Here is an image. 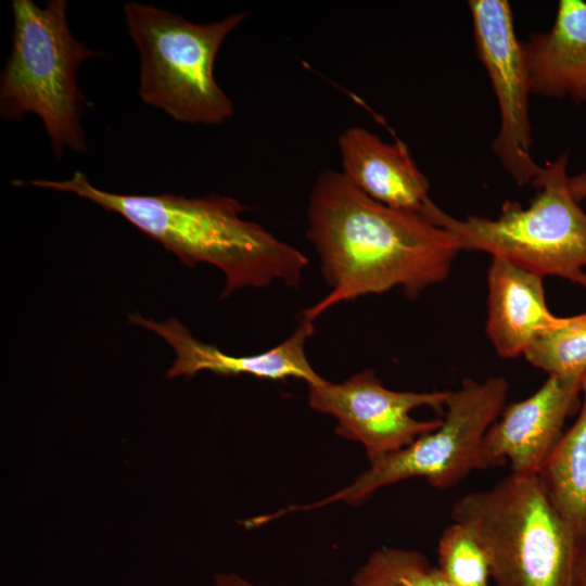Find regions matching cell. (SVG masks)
Returning <instances> with one entry per match:
<instances>
[{"mask_svg": "<svg viewBox=\"0 0 586 586\" xmlns=\"http://www.w3.org/2000/svg\"><path fill=\"white\" fill-rule=\"evenodd\" d=\"M306 235L330 288L301 314L310 322L340 303L395 288L416 298L446 280L461 252L446 229L370 199L334 169L313 186Z\"/></svg>", "mask_w": 586, "mask_h": 586, "instance_id": "6da1fadb", "label": "cell"}, {"mask_svg": "<svg viewBox=\"0 0 586 586\" xmlns=\"http://www.w3.org/2000/svg\"><path fill=\"white\" fill-rule=\"evenodd\" d=\"M13 184L87 199L120 215L187 267L200 263L216 266L226 277L221 298L243 288H263L275 282L295 288L308 265L307 257L296 247L259 224L241 218L247 207L230 196L118 194L94 187L80 170L66 180L35 179Z\"/></svg>", "mask_w": 586, "mask_h": 586, "instance_id": "7a4b0ae2", "label": "cell"}, {"mask_svg": "<svg viewBox=\"0 0 586 586\" xmlns=\"http://www.w3.org/2000/svg\"><path fill=\"white\" fill-rule=\"evenodd\" d=\"M450 514L484 548L495 586H575L581 545L537 474L468 493Z\"/></svg>", "mask_w": 586, "mask_h": 586, "instance_id": "3957f363", "label": "cell"}, {"mask_svg": "<svg viewBox=\"0 0 586 586\" xmlns=\"http://www.w3.org/2000/svg\"><path fill=\"white\" fill-rule=\"evenodd\" d=\"M67 1L13 0L12 49L0 75V114L20 120L27 113L43 123L52 151L85 153L81 116L91 102L77 86V69L101 55L71 33Z\"/></svg>", "mask_w": 586, "mask_h": 586, "instance_id": "277c9868", "label": "cell"}, {"mask_svg": "<svg viewBox=\"0 0 586 586\" xmlns=\"http://www.w3.org/2000/svg\"><path fill=\"white\" fill-rule=\"evenodd\" d=\"M568 152L547 163L532 182L527 207L506 201L492 219L456 218L433 201L424 217L449 231L461 251L484 252L545 276L586 288V212L570 191Z\"/></svg>", "mask_w": 586, "mask_h": 586, "instance_id": "5b68a950", "label": "cell"}, {"mask_svg": "<svg viewBox=\"0 0 586 586\" xmlns=\"http://www.w3.org/2000/svg\"><path fill=\"white\" fill-rule=\"evenodd\" d=\"M128 33L140 54L139 95L186 124L217 126L234 106L215 79L225 39L249 16L245 11L211 23L137 2L124 5Z\"/></svg>", "mask_w": 586, "mask_h": 586, "instance_id": "8992f818", "label": "cell"}, {"mask_svg": "<svg viewBox=\"0 0 586 586\" xmlns=\"http://www.w3.org/2000/svg\"><path fill=\"white\" fill-rule=\"evenodd\" d=\"M509 391L502 377L464 379L450 391L441 425L410 445L370 462L349 485L318 501L291 506L284 513L309 511L334 502L356 504L394 483L425 479L433 487L455 486L477 470L481 442L505 408Z\"/></svg>", "mask_w": 586, "mask_h": 586, "instance_id": "52a82bcc", "label": "cell"}, {"mask_svg": "<svg viewBox=\"0 0 586 586\" xmlns=\"http://www.w3.org/2000/svg\"><path fill=\"white\" fill-rule=\"evenodd\" d=\"M475 51L485 67L499 109V129L493 153L513 181L524 187L543 166L532 156V94L523 42L517 36L511 5L506 0H470Z\"/></svg>", "mask_w": 586, "mask_h": 586, "instance_id": "ba28073f", "label": "cell"}, {"mask_svg": "<svg viewBox=\"0 0 586 586\" xmlns=\"http://www.w3.org/2000/svg\"><path fill=\"white\" fill-rule=\"evenodd\" d=\"M308 404L336 420L337 435L360 443L369 462L410 445L436 430L442 419L418 420L412 410L430 407L444 413L450 391L412 392L385 387L371 369L341 383L322 379L308 384Z\"/></svg>", "mask_w": 586, "mask_h": 586, "instance_id": "9c48e42d", "label": "cell"}, {"mask_svg": "<svg viewBox=\"0 0 586 586\" xmlns=\"http://www.w3.org/2000/svg\"><path fill=\"white\" fill-rule=\"evenodd\" d=\"M583 378L549 375L527 398L505 407L486 431L477 470L510 464L511 473L537 474L578 407Z\"/></svg>", "mask_w": 586, "mask_h": 586, "instance_id": "30bf717a", "label": "cell"}, {"mask_svg": "<svg viewBox=\"0 0 586 586\" xmlns=\"http://www.w3.org/2000/svg\"><path fill=\"white\" fill-rule=\"evenodd\" d=\"M129 321L155 332L173 347L176 358L166 372L167 379L179 375L191 378L201 371L219 375L247 374L272 381L295 378L307 385L323 379L311 367L305 353L306 341L315 332L314 322L302 318L294 332L282 343L266 352L245 356L230 355L213 344L199 341L174 317L157 322L131 314Z\"/></svg>", "mask_w": 586, "mask_h": 586, "instance_id": "8fae6325", "label": "cell"}, {"mask_svg": "<svg viewBox=\"0 0 586 586\" xmlns=\"http://www.w3.org/2000/svg\"><path fill=\"white\" fill-rule=\"evenodd\" d=\"M337 143L341 173L356 189L387 207L424 217L432 202L430 183L403 141L386 142L352 126Z\"/></svg>", "mask_w": 586, "mask_h": 586, "instance_id": "7c38bea8", "label": "cell"}, {"mask_svg": "<svg viewBox=\"0 0 586 586\" xmlns=\"http://www.w3.org/2000/svg\"><path fill=\"white\" fill-rule=\"evenodd\" d=\"M543 280L537 272L492 256L485 329L500 357L523 355L538 334L559 321L547 306Z\"/></svg>", "mask_w": 586, "mask_h": 586, "instance_id": "4fadbf2b", "label": "cell"}, {"mask_svg": "<svg viewBox=\"0 0 586 586\" xmlns=\"http://www.w3.org/2000/svg\"><path fill=\"white\" fill-rule=\"evenodd\" d=\"M523 46L532 94L586 102V1L560 0L552 26Z\"/></svg>", "mask_w": 586, "mask_h": 586, "instance_id": "5bb4252c", "label": "cell"}, {"mask_svg": "<svg viewBox=\"0 0 586 586\" xmlns=\"http://www.w3.org/2000/svg\"><path fill=\"white\" fill-rule=\"evenodd\" d=\"M582 395L575 422L563 433L537 473L550 501L571 527L581 548L586 545V373Z\"/></svg>", "mask_w": 586, "mask_h": 586, "instance_id": "9a60e30c", "label": "cell"}, {"mask_svg": "<svg viewBox=\"0 0 586 586\" xmlns=\"http://www.w3.org/2000/svg\"><path fill=\"white\" fill-rule=\"evenodd\" d=\"M523 355L548 375L583 378L586 373V311L560 317L555 326L535 337Z\"/></svg>", "mask_w": 586, "mask_h": 586, "instance_id": "2e32d148", "label": "cell"}, {"mask_svg": "<svg viewBox=\"0 0 586 586\" xmlns=\"http://www.w3.org/2000/svg\"><path fill=\"white\" fill-rule=\"evenodd\" d=\"M437 568L453 586H491L488 557L461 523L447 525L438 539Z\"/></svg>", "mask_w": 586, "mask_h": 586, "instance_id": "e0dca14e", "label": "cell"}, {"mask_svg": "<svg viewBox=\"0 0 586 586\" xmlns=\"http://www.w3.org/2000/svg\"><path fill=\"white\" fill-rule=\"evenodd\" d=\"M383 579L399 586H453L437 566L416 550L382 547L356 570L352 583Z\"/></svg>", "mask_w": 586, "mask_h": 586, "instance_id": "ac0fdd59", "label": "cell"}, {"mask_svg": "<svg viewBox=\"0 0 586 586\" xmlns=\"http://www.w3.org/2000/svg\"><path fill=\"white\" fill-rule=\"evenodd\" d=\"M215 586H259L235 573H218L214 577Z\"/></svg>", "mask_w": 586, "mask_h": 586, "instance_id": "d6986e66", "label": "cell"}, {"mask_svg": "<svg viewBox=\"0 0 586 586\" xmlns=\"http://www.w3.org/2000/svg\"><path fill=\"white\" fill-rule=\"evenodd\" d=\"M570 191L577 202L586 199V170L570 177Z\"/></svg>", "mask_w": 586, "mask_h": 586, "instance_id": "ffe728a7", "label": "cell"}, {"mask_svg": "<svg viewBox=\"0 0 586 586\" xmlns=\"http://www.w3.org/2000/svg\"><path fill=\"white\" fill-rule=\"evenodd\" d=\"M575 586H586V545L581 548Z\"/></svg>", "mask_w": 586, "mask_h": 586, "instance_id": "44dd1931", "label": "cell"}, {"mask_svg": "<svg viewBox=\"0 0 586 586\" xmlns=\"http://www.w3.org/2000/svg\"><path fill=\"white\" fill-rule=\"evenodd\" d=\"M352 586H399L395 583L383 579H370L357 583H352Z\"/></svg>", "mask_w": 586, "mask_h": 586, "instance_id": "7402d4cb", "label": "cell"}]
</instances>
